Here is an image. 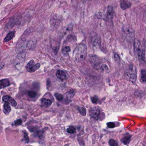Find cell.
Segmentation results:
<instances>
[{"label":"cell","mask_w":146,"mask_h":146,"mask_svg":"<svg viewBox=\"0 0 146 146\" xmlns=\"http://www.w3.org/2000/svg\"><path fill=\"white\" fill-rule=\"evenodd\" d=\"M60 20L56 17H53L50 19V24L54 26H56L60 24Z\"/></svg>","instance_id":"19"},{"label":"cell","mask_w":146,"mask_h":146,"mask_svg":"<svg viewBox=\"0 0 146 146\" xmlns=\"http://www.w3.org/2000/svg\"><path fill=\"white\" fill-rule=\"evenodd\" d=\"M90 61L94 66H98L99 64V60L97 57L93 56L90 58Z\"/></svg>","instance_id":"17"},{"label":"cell","mask_w":146,"mask_h":146,"mask_svg":"<svg viewBox=\"0 0 146 146\" xmlns=\"http://www.w3.org/2000/svg\"><path fill=\"white\" fill-rule=\"evenodd\" d=\"M26 55L24 52L19 53L15 60V65L18 69H19L25 62Z\"/></svg>","instance_id":"7"},{"label":"cell","mask_w":146,"mask_h":146,"mask_svg":"<svg viewBox=\"0 0 146 146\" xmlns=\"http://www.w3.org/2000/svg\"><path fill=\"white\" fill-rule=\"evenodd\" d=\"M91 100H92V102L93 103H96L98 102V98L97 96H94V97H92L91 98Z\"/></svg>","instance_id":"35"},{"label":"cell","mask_w":146,"mask_h":146,"mask_svg":"<svg viewBox=\"0 0 146 146\" xmlns=\"http://www.w3.org/2000/svg\"><path fill=\"white\" fill-rule=\"evenodd\" d=\"M131 140V136H126L121 139V142L125 145H127L129 144Z\"/></svg>","instance_id":"21"},{"label":"cell","mask_w":146,"mask_h":146,"mask_svg":"<svg viewBox=\"0 0 146 146\" xmlns=\"http://www.w3.org/2000/svg\"><path fill=\"white\" fill-rule=\"evenodd\" d=\"M23 141L26 144H28L29 142V137L27 133L26 132L24 133V138H23Z\"/></svg>","instance_id":"25"},{"label":"cell","mask_w":146,"mask_h":146,"mask_svg":"<svg viewBox=\"0 0 146 146\" xmlns=\"http://www.w3.org/2000/svg\"><path fill=\"white\" fill-rule=\"evenodd\" d=\"M87 54V48L83 44L79 45L74 50L73 57L77 61H83L86 59Z\"/></svg>","instance_id":"1"},{"label":"cell","mask_w":146,"mask_h":146,"mask_svg":"<svg viewBox=\"0 0 146 146\" xmlns=\"http://www.w3.org/2000/svg\"><path fill=\"white\" fill-rule=\"evenodd\" d=\"M35 46V42L33 40H30L27 43V47L29 49H32Z\"/></svg>","instance_id":"22"},{"label":"cell","mask_w":146,"mask_h":146,"mask_svg":"<svg viewBox=\"0 0 146 146\" xmlns=\"http://www.w3.org/2000/svg\"><path fill=\"white\" fill-rule=\"evenodd\" d=\"M78 110H79V112L80 113L81 115H82L85 116L86 114V109L84 107H79Z\"/></svg>","instance_id":"27"},{"label":"cell","mask_w":146,"mask_h":146,"mask_svg":"<svg viewBox=\"0 0 146 146\" xmlns=\"http://www.w3.org/2000/svg\"><path fill=\"white\" fill-rule=\"evenodd\" d=\"M100 112V110L97 107H94V108L91 109L90 112H89V114H90V115L94 119L97 120L98 119Z\"/></svg>","instance_id":"8"},{"label":"cell","mask_w":146,"mask_h":146,"mask_svg":"<svg viewBox=\"0 0 146 146\" xmlns=\"http://www.w3.org/2000/svg\"><path fill=\"white\" fill-rule=\"evenodd\" d=\"M122 32L123 37L127 41L131 42L135 40V33L133 29L129 27H123Z\"/></svg>","instance_id":"3"},{"label":"cell","mask_w":146,"mask_h":146,"mask_svg":"<svg viewBox=\"0 0 146 146\" xmlns=\"http://www.w3.org/2000/svg\"><path fill=\"white\" fill-rule=\"evenodd\" d=\"M101 70H103V71H105V70H107V69H108V68H107V67L106 65H103L101 66Z\"/></svg>","instance_id":"38"},{"label":"cell","mask_w":146,"mask_h":146,"mask_svg":"<svg viewBox=\"0 0 146 146\" xmlns=\"http://www.w3.org/2000/svg\"><path fill=\"white\" fill-rule=\"evenodd\" d=\"M34 63H35V62L33 61V60H31L29 62L27 65L26 68L27 70L29 72L31 73V72L32 69L33 67V66L34 65Z\"/></svg>","instance_id":"20"},{"label":"cell","mask_w":146,"mask_h":146,"mask_svg":"<svg viewBox=\"0 0 146 146\" xmlns=\"http://www.w3.org/2000/svg\"><path fill=\"white\" fill-rule=\"evenodd\" d=\"M10 85L9 80L7 79H4L0 81V89L7 87Z\"/></svg>","instance_id":"13"},{"label":"cell","mask_w":146,"mask_h":146,"mask_svg":"<svg viewBox=\"0 0 146 146\" xmlns=\"http://www.w3.org/2000/svg\"><path fill=\"white\" fill-rule=\"evenodd\" d=\"M114 58H115V61H120V57H119V56L116 53L114 54Z\"/></svg>","instance_id":"36"},{"label":"cell","mask_w":146,"mask_h":146,"mask_svg":"<svg viewBox=\"0 0 146 146\" xmlns=\"http://www.w3.org/2000/svg\"><path fill=\"white\" fill-rule=\"evenodd\" d=\"M56 77L61 81H64L67 79V75L65 72L62 70H59L56 73Z\"/></svg>","instance_id":"10"},{"label":"cell","mask_w":146,"mask_h":146,"mask_svg":"<svg viewBox=\"0 0 146 146\" xmlns=\"http://www.w3.org/2000/svg\"><path fill=\"white\" fill-rule=\"evenodd\" d=\"M15 36V32H9L4 39V42H8L12 40Z\"/></svg>","instance_id":"14"},{"label":"cell","mask_w":146,"mask_h":146,"mask_svg":"<svg viewBox=\"0 0 146 146\" xmlns=\"http://www.w3.org/2000/svg\"><path fill=\"white\" fill-rule=\"evenodd\" d=\"M134 49L139 58L142 61H146V51L144 45H141V43L139 40H135Z\"/></svg>","instance_id":"2"},{"label":"cell","mask_w":146,"mask_h":146,"mask_svg":"<svg viewBox=\"0 0 146 146\" xmlns=\"http://www.w3.org/2000/svg\"><path fill=\"white\" fill-rule=\"evenodd\" d=\"M42 104L44 106L47 108L50 107L52 104V102L51 100L48 99L43 98L41 100Z\"/></svg>","instance_id":"16"},{"label":"cell","mask_w":146,"mask_h":146,"mask_svg":"<svg viewBox=\"0 0 146 146\" xmlns=\"http://www.w3.org/2000/svg\"><path fill=\"white\" fill-rule=\"evenodd\" d=\"M92 43L94 47H98L100 44V41L98 37H94L92 40Z\"/></svg>","instance_id":"15"},{"label":"cell","mask_w":146,"mask_h":146,"mask_svg":"<svg viewBox=\"0 0 146 146\" xmlns=\"http://www.w3.org/2000/svg\"><path fill=\"white\" fill-rule=\"evenodd\" d=\"M113 8L111 7H109L107 9V13H106V18L107 19H112L113 17Z\"/></svg>","instance_id":"18"},{"label":"cell","mask_w":146,"mask_h":146,"mask_svg":"<svg viewBox=\"0 0 146 146\" xmlns=\"http://www.w3.org/2000/svg\"><path fill=\"white\" fill-rule=\"evenodd\" d=\"M107 127L109 128L112 129L114 128L115 127V123L113 122H109L107 123Z\"/></svg>","instance_id":"34"},{"label":"cell","mask_w":146,"mask_h":146,"mask_svg":"<svg viewBox=\"0 0 146 146\" xmlns=\"http://www.w3.org/2000/svg\"><path fill=\"white\" fill-rule=\"evenodd\" d=\"M126 77L132 83H135L136 80V71L133 65H131L126 73Z\"/></svg>","instance_id":"5"},{"label":"cell","mask_w":146,"mask_h":146,"mask_svg":"<svg viewBox=\"0 0 146 146\" xmlns=\"http://www.w3.org/2000/svg\"><path fill=\"white\" fill-rule=\"evenodd\" d=\"M20 20V15L18 14L15 15L11 17L5 27V30L8 31L12 29V27L19 23Z\"/></svg>","instance_id":"4"},{"label":"cell","mask_w":146,"mask_h":146,"mask_svg":"<svg viewBox=\"0 0 146 146\" xmlns=\"http://www.w3.org/2000/svg\"><path fill=\"white\" fill-rule=\"evenodd\" d=\"M110 145L111 146H116L118 145V144L113 139H110L109 142Z\"/></svg>","instance_id":"31"},{"label":"cell","mask_w":146,"mask_h":146,"mask_svg":"<svg viewBox=\"0 0 146 146\" xmlns=\"http://www.w3.org/2000/svg\"><path fill=\"white\" fill-rule=\"evenodd\" d=\"M71 51V49L68 46H66L62 49V51L64 53H68Z\"/></svg>","instance_id":"32"},{"label":"cell","mask_w":146,"mask_h":146,"mask_svg":"<svg viewBox=\"0 0 146 146\" xmlns=\"http://www.w3.org/2000/svg\"><path fill=\"white\" fill-rule=\"evenodd\" d=\"M76 131V129L73 126H70V127L68 128L67 129V132L68 133L70 134H74L75 133Z\"/></svg>","instance_id":"24"},{"label":"cell","mask_w":146,"mask_h":146,"mask_svg":"<svg viewBox=\"0 0 146 146\" xmlns=\"http://www.w3.org/2000/svg\"><path fill=\"white\" fill-rule=\"evenodd\" d=\"M40 67V63H36V65H34L33 67V68L32 69L31 72V73H32V72H35V71H36L37 69H39V68Z\"/></svg>","instance_id":"29"},{"label":"cell","mask_w":146,"mask_h":146,"mask_svg":"<svg viewBox=\"0 0 146 146\" xmlns=\"http://www.w3.org/2000/svg\"><path fill=\"white\" fill-rule=\"evenodd\" d=\"M97 17L98 19H104V15H103V14L101 13H98L97 15Z\"/></svg>","instance_id":"37"},{"label":"cell","mask_w":146,"mask_h":146,"mask_svg":"<svg viewBox=\"0 0 146 146\" xmlns=\"http://www.w3.org/2000/svg\"><path fill=\"white\" fill-rule=\"evenodd\" d=\"M3 101L4 102H8L11 104V105L15 107L17 106V103L14 99L9 96H4L2 98Z\"/></svg>","instance_id":"9"},{"label":"cell","mask_w":146,"mask_h":146,"mask_svg":"<svg viewBox=\"0 0 146 146\" xmlns=\"http://www.w3.org/2000/svg\"><path fill=\"white\" fill-rule=\"evenodd\" d=\"M28 95L30 97L33 98L36 96L37 93L33 91H30L28 92Z\"/></svg>","instance_id":"28"},{"label":"cell","mask_w":146,"mask_h":146,"mask_svg":"<svg viewBox=\"0 0 146 146\" xmlns=\"http://www.w3.org/2000/svg\"><path fill=\"white\" fill-rule=\"evenodd\" d=\"M27 43L26 40L24 38H21L18 41L16 47V53L19 54L23 52L27 47Z\"/></svg>","instance_id":"6"},{"label":"cell","mask_w":146,"mask_h":146,"mask_svg":"<svg viewBox=\"0 0 146 146\" xmlns=\"http://www.w3.org/2000/svg\"><path fill=\"white\" fill-rule=\"evenodd\" d=\"M141 79L144 82H146V70H142L141 71Z\"/></svg>","instance_id":"26"},{"label":"cell","mask_w":146,"mask_h":146,"mask_svg":"<svg viewBox=\"0 0 146 146\" xmlns=\"http://www.w3.org/2000/svg\"><path fill=\"white\" fill-rule=\"evenodd\" d=\"M55 97L58 100H62L63 99V96L60 93H56L55 94Z\"/></svg>","instance_id":"33"},{"label":"cell","mask_w":146,"mask_h":146,"mask_svg":"<svg viewBox=\"0 0 146 146\" xmlns=\"http://www.w3.org/2000/svg\"><path fill=\"white\" fill-rule=\"evenodd\" d=\"M120 7L123 10H125L129 8L132 6V3L125 0H121L120 2Z\"/></svg>","instance_id":"11"},{"label":"cell","mask_w":146,"mask_h":146,"mask_svg":"<svg viewBox=\"0 0 146 146\" xmlns=\"http://www.w3.org/2000/svg\"><path fill=\"white\" fill-rule=\"evenodd\" d=\"M75 93V92L74 90H72V91H70L67 93L65 94V96L67 97V98H72L74 97Z\"/></svg>","instance_id":"23"},{"label":"cell","mask_w":146,"mask_h":146,"mask_svg":"<svg viewBox=\"0 0 146 146\" xmlns=\"http://www.w3.org/2000/svg\"><path fill=\"white\" fill-rule=\"evenodd\" d=\"M22 123V121L20 119H18L14 122V125L15 126H19Z\"/></svg>","instance_id":"30"},{"label":"cell","mask_w":146,"mask_h":146,"mask_svg":"<svg viewBox=\"0 0 146 146\" xmlns=\"http://www.w3.org/2000/svg\"><path fill=\"white\" fill-rule=\"evenodd\" d=\"M3 105V112L6 115L9 114L11 111V107H10L9 103L8 102H4Z\"/></svg>","instance_id":"12"}]
</instances>
